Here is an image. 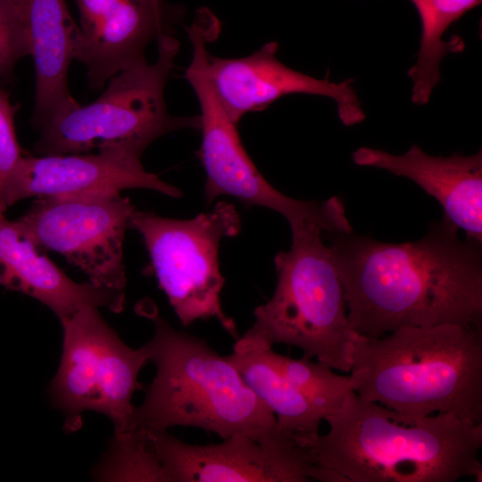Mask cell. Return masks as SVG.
<instances>
[{
    "mask_svg": "<svg viewBox=\"0 0 482 482\" xmlns=\"http://www.w3.org/2000/svg\"><path fill=\"white\" fill-rule=\"evenodd\" d=\"M458 229L444 216L413 242L330 234L353 331L377 338L403 327L481 328L482 243Z\"/></svg>",
    "mask_w": 482,
    "mask_h": 482,
    "instance_id": "1",
    "label": "cell"
},
{
    "mask_svg": "<svg viewBox=\"0 0 482 482\" xmlns=\"http://www.w3.org/2000/svg\"><path fill=\"white\" fill-rule=\"evenodd\" d=\"M219 31V21L208 9L199 10L187 29L192 58L185 79L195 91L200 107L202 143L197 154L206 176V203L209 204L221 195L233 196L246 205L280 213L287 220L291 231L308 224L332 231L339 220L335 199L318 203L287 196L264 179L246 153L237 124L226 112L209 72L207 44L217 38Z\"/></svg>",
    "mask_w": 482,
    "mask_h": 482,
    "instance_id": "7",
    "label": "cell"
},
{
    "mask_svg": "<svg viewBox=\"0 0 482 482\" xmlns=\"http://www.w3.org/2000/svg\"><path fill=\"white\" fill-rule=\"evenodd\" d=\"M31 55L27 30L10 0H0V78H9L21 58Z\"/></svg>",
    "mask_w": 482,
    "mask_h": 482,
    "instance_id": "22",
    "label": "cell"
},
{
    "mask_svg": "<svg viewBox=\"0 0 482 482\" xmlns=\"http://www.w3.org/2000/svg\"><path fill=\"white\" fill-rule=\"evenodd\" d=\"M148 436L168 482H346L312 463L289 433L267 442L235 434L206 445L183 442L167 431Z\"/></svg>",
    "mask_w": 482,
    "mask_h": 482,
    "instance_id": "11",
    "label": "cell"
},
{
    "mask_svg": "<svg viewBox=\"0 0 482 482\" xmlns=\"http://www.w3.org/2000/svg\"><path fill=\"white\" fill-rule=\"evenodd\" d=\"M323 232L316 224L292 232L290 249L274 258L275 291L255 308L253 326L236 340L233 352L283 344L333 370L349 372L359 336L349 325L343 287Z\"/></svg>",
    "mask_w": 482,
    "mask_h": 482,
    "instance_id": "5",
    "label": "cell"
},
{
    "mask_svg": "<svg viewBox=\"0 0 482 482\" xmlns=\"http://www.w3.org/2000/svg\"><path fill=\"white\" fill-rule=\"evenodd\" d=\"M226 357L274 414L281 431L290 434L319 432L323 417L279 372L270 360L267 349L233 352Z\"/></svg>",
    "mask_w": 482,
    "mask_h": 482,
    "instance_id": "18",
    "label": "cell"
},
{
    "mask_svg": "<svg viewBox=\"0 0 482 482\" xmlns=\"http://www.w3.org/2000/svg\"><path fill=\"white\" fill-rule=\"evenodd\" d=\"M278 45L264 44L250 55L221 58L209 54V72L226 112L237 124L246 114L260 112L291 94H308L332 99L345 126L362 122L365 112L353 79L332 82L297 71L276 56Z\"/></svg>",
    "mask_w": 482,
    "mask_h": 482,
    "instance_id": "12",
    "label": "cell"
},
{
    "mask_svg": "<svg viewBox=\"0 0 482 482\" xmlns=\"http://www.w3.org/2000/svg\"><path fill=\"white\" fill-rule=\"evenodd\" d=\"M349 386L411 422L439 412L482 422V330L461 324L403 327L358 337Z\"/></svg>",
    "mask_w": 482,
    "mask_h": 482,
    "instance_id": "3",
    "label": "cell"
},
{
    "mask_svg": "<svg viewBox=\"0 0 482 482\" xmlns=\"http://www.w3.org/2000/svg\"><path fill=\"white\" fill-rule=\"evenodd\" d=\"M98 309L86 305L61 321L62 352L50 396L67 430L79 429L83 413L92 411L112 420L114 436L126 435L135 429L131 400L149 354L145 345H127Z\"/></svg>",
    "mask_w": 482,
    "mask_h": 482,
    "instance_id": "9",
    "label": "cell"
},
{
    "mask_svg": "<svg viewBox=\"0 0 482 482\" xmlns=\"http://www.w3.org/2000/svg\"><path fill=\"white\" fill-rule=\"evenodd\" d=\"M145 188L179 198L182 192L145 170L141 157L114 146L96 154L22 156L5 189V209L29 197Z\"/></svg>",
    "mask_w": 482,
    "mask_h": 482,
    "instance_id": "13",
    "label": "cell"
},
{
    "mask_svg": "<svg viewBox=\"0 0 482 482\" xmlns=\"http://www.w3.org/2000/svg\"><path fill=\"white\" fill-rule=\"evenodd\" d=\"M157 59L124 70L109 79L93 103L57 115L39 129L38 155L87 154L114 146L141 157L159 137L183 129H200V117L174 116L164 88L179 49L168 34L157 38Z\"/></svg>",
    "mask_w": 482,
    "mask_h": 482,
    "instance_id": "6",
    "label": "cell"
},
{
    "mask_svg": "<svg viewBox=\"0 0 482 482\" xmlns=\"http://www.w3.org/2000/svg\"><path fill=\"white\" fill-rule=\"evenodd\" d=\"M0 286L48 307L60 321L86 305L120 312L125 294L70 278L0 211Z\"/></svg>",
    "mask_w": 482,
    "mask_h": 482,
    "instance_id": "16",
    "label": "cell"
},
{
    "mask_svg": "<svg viewBox=\"0 0 482 482\" xmlns=\"http://www.w3.org/2000/svg\"><path fill=\"white\" fill-rule=\"evenodd\" d=\"M80 25L74 59L93 89L117 73L146 63L145 48L163 32V9L153 0H76Z\"/></svg>",
    "mask_w": 482,
    "mask_h": 482,
    "instance_id": "14",
    "label": "cell"
},
{
    "mask_svg": "<svg viewBox=\"0 0 482 482\" xmlns=\"http://www.w3.org/2000/svg\"><path fill=\"white\" fill-rule=\"evenodd\" d=\"M155 4H157L158 5H162V0H153Z\"/></svg>",
    "mask_w": 482,
    "mask_h": 482,
    "instance_id": "24",
    "label": "cell"
},
{
    "mask_svg": "<svg viewBox=\"0 0 482 482\" xmlns=\"http://www.w3.org/2000/svg\"><path fill=\"white\" fill-rule=\"evenodd\" d=\"M325 435L293 434L309 461L346 482L481 481L482 422L439 412L411 422L351 392Z\"/></svg>",
    "mask_w": 482,
    "mask_h": 482,
    "instance_id": "2",
    "label": "cell"
},
{
    "mask_svg": "<svg viewBox=\"0 0 482 482\" xmlns=\"http://www.w3.org/2000/svg\"><path fill=\"white\" fill-rule=\"evenodd\" d=\"M8 95L0 88V211L5 212L4 196L8 182L22 158L14 129V114Z\"/></svg>",
    "mask_w": 482,
    "mask_h": 482,
    "instance_id": "23",
    "label": "cell"
},
{
    "mask_svg": "<svg viewBox=\"0 0 482 482\" xmlns=\"http://www.w3.org/2000/svg\"><path fill=\"white\" fill-rule=\"evenodd\" d=\"M268 356L279 372L290 382L323 419L337 412L352 392L349 376H341L329 366L303 357L293 359L267 349Z\"/></svg>",
    "mask_w": 482,
    "mask_h": 482,
    "instance_id": "20",
    "label": "cell"
},
{
    "mask_svg": "<svg viewBox=\"0 0 482 482\" xmlns=\"http://www.w3.org/2000/svg\"><path fill=\"white\" fill-rule=\"evenodd\" d=\"M129 228L141 235L159 287L181 324L215 319L237 340L236 322L220 302L225 278L219 262L221 239L240 232L235 206L220 201L211 212L188 220L135 209Z\"/></svg>",
    "mask_w": 482,
    "mask_h": 482,
    "instance_id": "8",
    "label": "cell"
},
{
    "mask_svg": "<svg viewBox=\"0 0 482 482\" xmlns=\"http://www.w3.org/2000/svg\"><path fill=\"white\" fill-rule=\"evenodd\" d=\"M409 1L417 10L421 26L417 60L408 71L412 82L411 99L417 105H425L441 81L439 68L444 57L461 53L465 48V43L459 36L444 40V34L453 23L480 4L481 0Z\"/></svg>",
    "mask_w": 482,
    "mask_h": 482,
    "instance_id": "19",
    "label": "cell"
},
{
    "mask_svg": "<svg viewBox=\"0 0 482 482\" xmlns=\"http://www.w3.org/2000/svg\"><path fill=\"white\" fill-rule=\"evenodd\" d=\"M29 37L36 71L32 125L40 129L77 107L68 87V70L74 59L79 26L64 0H10Z\"/></svg>",
    "mask_w": 482,
    "mask_h": 482,
    "instance_id": "17",
    "label": "cell"
},
{
    "mask_svg": "<svg viewBox=\"0 0 482 482\" xmlns=\"http://www.w3.org/2000/svg\"><path fill=\"white\" fill-rule=\"evenodd\" d=\"M95 473L96 478L104 480L168 482L148 433L138 428L113 436L107 455Z\"/></svg>",
    "mask_w": 482,
    "mask_h": 482,
    "instance_id": "21",
    "label": "cell"
},
{
    "mask_svg": "<svg viewBox=\"0 0 482 482\" xmlns=\"http://www.w3.org/2000/svg\"><path fill=\"white\" fill-rule=\"evenodd\" d=\"M134 210L120 192L43 196L13 222L39 249L62 254L93 285L124 292L123 241Z\"/></svg>",
    "mask_w": 482,
    "mask_h": 482,
    "instance_id": "10",
    "label": "cell"
},
{
    "mask_svg": "<svg viewBox=\"0 0 482 482\" xmlns=\"http://www.w3.org/2000/svg\"><path fill=\"white\" fill-rule=\"evenodd\" d=\"M146 316L154 332L145 345L156 373L143 403L135 406V428L191 427L222 439L245 434L260 442L287 433L226 356L203 338L174 328L154 308Z\"/></svg>",
    "mask_w": 482,
    "mask_h": 482,
    "instance_id": "4",
    "label": "cell"
},
{
    "mask_svg": "<svg viewBox=\"0 0 482 482\" xmlns=\"http://www.w3.org/2000/svg\"><path fill=\"white\" fill-rule=\"evenodd\" d=\"M359 166L405 177L438 201L444 216L466 237L482 243V151L472 155L433 156L413 145L402 155L359 147L352 154Z\"/></svg>",
    "mask_w": 482,
    "mask_h": 482,
    "instance_id": "15",
    "label": "cell"
}]
</instances>
